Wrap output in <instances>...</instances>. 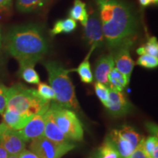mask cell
I'll return each mask as SVG.
<instances>
[{
    "label": "cell",
    "mask_w": 158,
    "mask_h": 158,
    "mask_svg": "<svg viewBox=\"0 0 158 158\" xmlns=\"http://www.w3.org/2000/svg\"><path fill=\"white\" fill-rule=\"evenodd\" d=\"M158 144L157 145H156L155 148H154L152 152V154H151V156H150V157L152 158H158Z\"/></svg>",
    "instance_id": "obj_36"
},
{
    "label": "cell",
    "mask_w": 158,
    "mask_h": 158,
    "mask_svg": "<svg viewBox=\"0 0 158 158\" xmlns=\"http://www.w3.org/2000/svg\"><path fill=\"white\" fill-rule=\"evenodd\" d=\"M0 145L5 148L9 155H19L26 149L25 141L17 130L8 127L4 122L0 124Z\"/></svg>",
    "instance_id": "obj_9"
},
{
    "label": "cell",
    "mask_w": 158,
    "mask_h": 158,
    "mask_svg": "<svg viewBox=\"0 0 158 158\" xmlns=\"http://www.w3.org/2000/svg\"><path fill=\"white\" fill-rule=\"evenodd\" d=\"M94 91L99 100L101 101L105 107H106L108 104V95H109V88L106 85L96 81L94 84Z\"/></svg>",
    "instance_id": "obj_26"
},
{
    "label": "cell",
    "mask_w": 158,
    "mask_h": 158,
    "mask_svg": "<svg viewBox=\"0 0 158 158\" xmlns=\"http://www.w3.org/2000/svg\"><path fill=\"white\" fill-rule=\"evenodd\" d=\"M2 33H1V30H0V48H1V46H2Z\"/></svg>",
    "instance_id": "obj_38"
},
{
    "label": "cell",
    "mask_w": 158,
    "mask_h": 158,
    "mask_svg": "<svg viewBox=\"0 0 158 158\" xmlns=\"http://www.w3.org/2000/svg\"><path fill=\"white\" fill-rule=\"evenodd\" d=\"M8 158H18V155H9Z\"/></svg>",
    "instance_id": "obj_37"
},
{
    "label": "cell",
    "mask_w": 158,
    "mask_h": 158,
    "mask_svg": "<svg viewBox=\"0 0 158 158\" xmlns=\"http://www.w3.org/2000/svg\"><path fill=\"white\" fill-rule=\"evenodd\" d=\"M4 44L7 52L19 63L36 64L49 49L44 29L35 23L13 27L5 35Z\"/></svg>",
    "instance_id": "obj_2"
},
{
    "label": "cell",
    "mask_w": 158,
    "mask_h": 158,
    "mask_svg": "<svg viewBox=\"0 0 158 158\" xmlns=\"http://www.w3.org/2000/svg\"><path fill=\"white\" fill-rule=\"evenodd\" d=\"M31 63H19V75L26 82L31 84H38L40 82V76Z\"/></svg>",
    "instance_id": "obj_19"
},
{
    "label": "cell",
    "mask_w": 158,
    "mask_h": 158,
    "mask_svg": "<svg viewBox=\"0 0 158 158\" xmlns=\"http://www.w3.org/2000/svg\"><path fill=\"white\" fill-rule=\"evenodd\" d=\"M136 64L139 66L148 69H153L158 66L157 57L151 56L149 54H143L137 59Z\"/></svg>",
    "instance_id": "obj_25"
},
{
    "label": "cell",
    "mask_w": 158,
    "mask_h": 158,
    "mask_svg": "<svg viewBox=\"0 0 158 158\" xmlns=\"http://www.w3.org/2000/svg\"><path fill=\"white\" fill-rule=\"evenodd\" d=\"M98 158H121L119 154L108 139L105 140L101 147L97 152Z\"/></svg>",
    "instance_id": "obj_24"
},
{
    "label": "cell",
    "mask_w": 158,
    "mask_h": 158,
    "mask_svg": "<svg viewBox=\"0 0 158 158\" xmlns=\"http://www.w3.org/2000/svg\"><path fill=\"white\" fill-rule=\"evenodd\" d=\"M119 154L121 158H127L133 152L134 148L129 141L121 135L118 130H113L106 138Z\"/></svg>",
    "instance_id": "obj_14"
},
{
    "label": "cell",
    "mask_w": 158,
    "mask_h": 158,
    "mask_svg": "<svg viewBox=\"0 0 158 158\" xmlns=\"http://www.w3.org/2000/svg\"><path fill=\"white\" fill-rule=\"evenodd\" d=\"M143 141L144 138H141L138 145L127 158H148L143 149Z\"/></svg>",
    "instance_id": "obj_30"
},
{
    "label": "cell",
    "mask_w": 158,
    "mask_h": 158,
    "mask_svg": "<svg viewBox=\"0 0 158 158\" xmlns=\"http://www.w3.org/2000/svg\"><path fill=\"white\" fill-rule=\"evenodd\" d=\"M89 158H98V155H97V152L93 154V155H92V156H91V157H89Z\"/></svg>",
    "instance_id": "obj_39"
},
{
    "label": "cell",
    "mask_w": 158,
    "mask_h": 158,
    "mask_svg": "<svg viewBox=\"0 0 158 158\" xmlns=\"http://www.w3.org/2000/svg\"><path fill=\"white\" fill-rule=\"evenodd\" d=\"M50 105L51 102L45 106L42 110H40L38 113L33 116L24 127L18 130L19 135L25 142L43 137L45 129V116L47 111L50 108Z\"/></svg>",
    "instance_id": "obj_7"
},
{
    "label": "cell",
    "mask_w": 158,
    "mask_h": 158,
    "mask_svg": "<svg viewBox=\"0 0 158 158\" xmlns=\"http://www.w3.org/2000/svg\"><path fill=\"white\" fill-rule=\"evenodd\" d=\"M108 48L116 50L124 43L133 41L138 30L135 12L124 0H95Z\"/></svg>",
    "instance_id": "obj_1"
},
{
    "label": "cell",
    "mask_w": 158,
    "mask_h": 158,
    "mask_svg": "<svg viewBox=\"0 0 158 158\" xmlns=\"http://www.w3.org/2000/svg\"><path fill=\"white\" fill-rule=\"evenodd\" d=\"M76 21L70 18L59 20L54 23V27L50 31V34L51 36H55V35L62 34V33L68 34V33L73 31L76 29Z\"/></svg>",
    "instance_id": "obj_21"
},
{
    "label": "cell",
    "mask_w": 158,
    "mask_h": 158,
    "mask_svg": "<svg viewBox=\"0 0 158 158\" xmlns=\"http://www.w3.org/2000/svg\"><path fill=\"white\" fill-rule=\"evenodd\" d=\"M76 147L73 143H56L44 136L31 141L29 149L39 158H62Z\"/></svg>",
    "instance_id": "obj_6"
},
{
    "label": "cell",
    "mask_w": 158,
    "mask_h": 158,
    "mask_svg": "<svg viewBox=\"0 0 158 158\" xmlns=\"http://www.w3.org/2000/svg\"><path fill=\"white\" fill-rule=\"evenodd\" d=\"M158 144L157 136H149L147 138H144L143 149L148 157L151 156L152 152L156 145Z\"/></svg>",
    "instance_id": "obj_28"
},
{
    "label": "cell",
    "mask_w": 158,
    "mask_h": 158,
    "mask_svg": "<svg viewBox=\"0 0 158 158\" xmlns=\"http://www.w3.org/2000/svg\"><path fill=\"white\" fill-rule=\"evenodd\" d=\"M43 66L48 73V81L55 94L54 102L72 110L79 109L75 87L69 76L70 70L65 69L56 61H47Z\"/></svg>",
    "instance_id": "obj_3"
},
{
    "label": "cell",
    "mask_w": 158,
    "mask_h": 158,
    "mask_svg": "<svg viewBox=\"0 0 158 158\" xmlns=\"http://www.w3.org/2000/svg\"><path fill=\"white\" fill-rule=\"evenodd\" d=\"M139 2L142 7H147L150 5H153V0H139Z\"/></svg>",
    "instance_id": "obj_35"
},
{
    "label": "cell",
    "mask_w": 158,
    "mask_h": 158,
    "mask_svg": "<svg viewBox=\"0 0 158 158\" xmlns=\"http://www.w3.org/2000/svg\"><path fill=\"white\" fill-rule=\"evenodd\" d=\"M106 108L113 116H122L129 113L131 109V104L123 92L109 89L108 104Z\"/></svg>",
    "instance_id": "obj_11"
},
{
    "label": "cell",
    "mask_w": 158,
    "mask_h": 158,
    "mask_svg": "<svg viewBox=\"0 0 158 158\" xmlns=\"http://www.w3.org/2000/svg\"><path fill=\"white\" fill-rule=\"evenodd\" d=\"M50 102L41 98L36 89L21 84L7 89L6 109L20 115L32 117Z\"/></svg>",
    "instance_id": "obj_4"
},
{
    "label": "cell",
    "mask_w": 158,
    "mask_h": 158,
    "mask_svg": "<svg viewBox=\"0 0 158 158\" xmlns=\"http://www.w3.org/2000/svg\"><path fill=\"white\" fill-rule=\"evenodd\" d=\"M13 0H0V13H5L10 10Z\"/></svg>",
    "instance_id": "obj_31"
},
{
    "label": "cell",
    "mask_w": 158,
    "mask_h": 158,
    "mask_svg": "<svg viewBox=\"0 0 158 158\" xmlns=\"http://www.w3.org/2000/svg\"><path fill=\"white\" fill-rule=\"evenodd\" d=\"M50 0H15V6L21 13H29L40 10Z\"/></svg>",
    "instance_id": "obj_18"
},
{
    "label": "cell",
    "mask_w": 158,
    "mask_h": 158,
    "mask_svg": "<svg viewBox=\"0 0 158 158\" xmlns=\"http://www.w3.org/2000/svg\"><path fill=\"white\" fill-rule=\"evenodd\" d=\"M118 131H119V133L121 134L122 137L127 140V141H129L135 149L141 140L140 134L137 133L133 127L127 125L123 126L121 129L118 130Z\"/></svg>",
    "instance_id": "obj_22"
},
{
    "label": "cell",
    "mask_w": 158,
    "mask_h": 158,
    "mask_svg": "<svg viewBox=\"0 0 158 158\" xmlns=\"http://www.w3.org/2000/svg\"><path fill=\"white\" fill-rule=\"evenodd\" d=\"M147 128L150 133L152 134V136L157 137V125L151 122H148L147 124Z\"/></svg>",
    "instance_id": "obj_33"
},
{
    "label": "cell",
    "mask_w": 158,
    "mask_h": 158,
    "mask_svg": "<svg viewBox=\"0 0 158 158\" xmlns=\"http://www.w3.org/2000/svg\"><path fill=\"white\" fill-rule=\"evenodd\" d=\"M18 158H39V157H37L35 154L31 152V151L24 149L23 152H21L18 155Z\"/></svg>",
    "instance_id": "obj_32"
},
{
    "label": "cell",
    "mask_w": 158,
    "mask_h": 158,
    "mask_svg": "<svg viewBox=\"0 0 158 158\" xmlns=\"http://www.w3.org/2000/svg\"><path fill=\"white\" fill-rule=\"evenodd\" d=\"M140 56L143 54H149L151 56L158 57V43L155 37H151L148 39L147 42L136 51Z\"/></svg>",
    "instance_id": "obj_23"
},
{
    "label": "cell",
    "mask_w": 158,
    "mask_h": 158,
    "mask_svg": "<svg viewBox=\"0 0 158 158\" xmlns=\"http://www.w3.org/2000/svg\"><path fill=\"white\" fill-rule=\"evenodd\" d=\"M114 68L113 54L102 55L97 61L94 69V78L98 82L108 86V76L110 70Z\"/></svg>",
    "instance_id": "obj_13"
},
{
    "label": "cell",
    "mask_w": 158,
    "mask_h": 158,
    "mask_svg": "<svg viewBox=\"0 0 158 158\" xmlns=\"http://www.w3.org/2000/svg\"><path fill=\"white\" fill-rule=\"evenodd\" d=\"M50 109L56 124L71 141L84 140V128L76 113L72 110L51 102Z\"/></svg>",
    "instance_id": "obj_5"
},
{
    "label": "cell",
    "mask_w": 158,
    "mask_h": 158,
    "mask_svg": "<svg viewBox=\"0 0 158 158\" xmlns=\"http://www.w3.org/2000/svg\"><path fill=\"white\" fill-rule=\"evenodd\" d=\"M94 50L95 49L93 47H91L87 55L82 61L81 63L78 65V68L74 69V70H70V72L71 71L76 72L80 76L81 81L85 84H92L93 81V74H92V70H91L89 57Z\"/></svg>",
    "instance_id": "obj_16"
},
{
    "label": "cell",
    "mask_w": 158,
    "mask_h": 158,
    "mask_svg": "<svg viewBox=\"0 0 158 158\" xmlns=\"http://www.w3.org/2000/svg\"><path fill=\"white\" fill-rule=\"evenodd\" d=\"M43 136L56 143H72V141L61 131L53 117L49 108L45 116V124Z\"/></svg>",
    "instance_id": "obj_12"
},
{
    "label": "cell",
    "mask_w": 158,
    "mask_h": 158,
    "mask_svg": "<svg viewBox=\"0 0 158 158\" xmlns=\"http://www.w3.org/2000/svg\"><path fill=\"white\" fill-rule=\"evenodd\" d=\"M158 3V0H153V5H157Z\"/></svg>",
    "instance_id": "obj_40"
},
{
    "label": "cell",
    "mask_w": 158,
    "mask_h": 158,
    "mask_svg": "<svg viewBox=\"0 0 158 158\" xmlns=\"http://www.w3.org/2000/svg\"><path fill=\"white\" fill-rule=\"evenodd\" d=\"M133 45V41H130L122 45L116 49L113 54L114 66L117 70L130 79L135 63L130 55V48Z\"/></svg>",
    "instance_id": "obj_10"
},
{
    "label": "cell",
    "mask_w": 158,
    "mask_h": 158,
    "mask_svg": "<svg viewBox=\"0 0 158 158\" xmlns=\"http://www.w3.org/2000/svg\"><path fill=\"white\" fill-rule=\"evenodd\" d=\"M3 120L7 127L14 130H20L24 127L32 117H28L6 109L3 114Z\"/></svg>",
    "instance_id": "obj_15"
},
{
    "label": "cell",
    "mask_w": 158,
    "mask_h": 158,
    "mask_svg": "<svg viewBox=\"0 0 158 158\" xmlns=\"http://www.w3.org/2000/svg\"><path fill=\"white\" fill-rule=\"evenodd\" d=\"M108 87L110 89L122 92L129 84L130 80L114 67L108 75Z\"/></svg>",
    "instance_id": "obj_17"
},
{
    "label": "cell",
    "mask_w": 158,
    "mask_h": 158,
    "mask_svg": "<svg viewBox=\"0 0 158 158\" xmlns=\"http://www.w3.org/2000/svg\"><path fill=\"white\" fill-rule=\"evenodd\" d=\"M148 158H152V157H148Z\"/></svg>",
    "instance_id": "obj_41"
},
{
    "label": "cell",
    "mask_w": 158,
    "mask_h": 158,
    "mask_svg": "<svg viewBox=\"0 0 158 158\" xmlns=\"http://www.w3.org/2000/svg\"><path fill=\"white\" fill-rule=\"evenodd\" d=\"M37 85L38 86H37V92L41 98L48 101H51V100L54 101L56 97H55L54 90L51 86L42 82H40Z\"/></svg>",
    "instance_id": "obj_27"
},
{
    "label": "cell",
    "mask_w": 158,
    "mask_h": 158,
    "mask_svg": "<svg viewBox=\"0 0 158 158\" xmlns=\"http://www.w3.org/2000/svg\"><path fill=\"white\" fill-rule=\"evenodd\" d=\"M9 154L4 147L0 145V158H8Z\"/></svg>",
    "instance_id": "obj_34"
},
{
    "label": "cell",
    "mask_w": 158,
    "mask_h": 158,
    "mask_svg": "<svg viewBox=\"0 0 158 158\" xmlns=\"http://www.w3.org/2000/svg\"><path fill=\"white\" fill-rule=\"evenodd\" d=\"M84 28L85 40L90 45V47H93L94 49L101 47L105 39L98 11L93 10L88 13L87 21Z\"/></svg>",
    "instance_id": "obj_8"
},
{
    "label": "cell",
    "mask_w": 158,
    "mask_h": 158,
    "mask_svg": "<svg viewBox=\"0 0 158 158\" xmlns=\"http://www.w3.org/2000/svg\"><path fill=\"white\" fill-rule=\"evenodd\" d=\"M7 87L5 85L0 83V114L2 115L6 110V104H7Z\"/></svg>",
    "instance_id": "obj_29"
},
{
    "label": "cell",
    "mask_w": 158,
    "mask_h": 158,
    "mask_svg": "<svg viewBox=\"0 0 158 158\" xmlns=\"http://www.w3.org/2000/svg\"><path fill=\"white\" fill-rule=\"evenodd\" d=\"M69 16L76 21H79L83 26H84L88 19L86 4L81 0H74L73 5L69 12Z\"/></svg>",
    "instance_id": "obj_20"
}]
</instances>
